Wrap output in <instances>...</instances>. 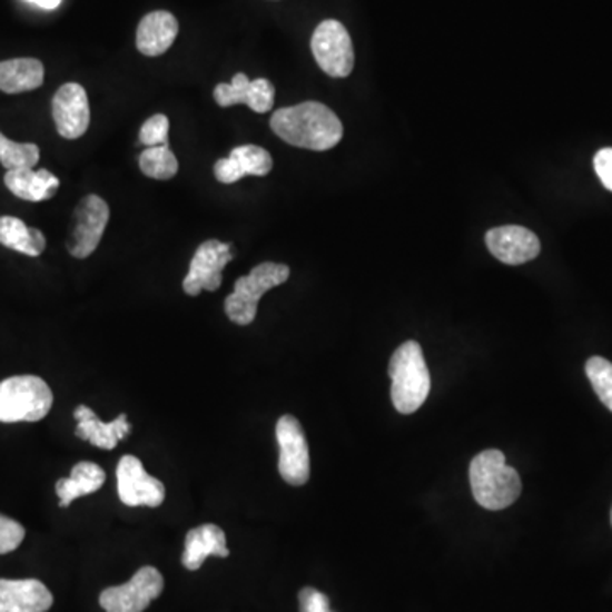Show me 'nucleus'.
<instances>
[{
	"mask_svg": "<svg viewBox=\"0 0 612 612\" xmlns=\"http://www.w3.org/2000/svg\"><path fill=\"white\" fill-rule=\"evenodd\" d=\"M162 592V573L154 566H144L127 584L102 591L99 604L106 612H144Z\"/></svg>",
	"mask_w": 612,
	"mask_h": 612,
	"instance_id": "0eeeda50",
	"label": "nucleus"
},
{
	"mask_svg": "<svg viewBox=\"0 0 612 612\" xmlns=\"http://www.w3.org/2000/svg\"><path fill=\"white\" fill-rule=\"evenodd\" d=\"M470 483L475 501L488 511L511 507L523 490L521 476L505 463L499 450H485L473 457Z\"/></svg>",
	"mask_w": 612,
	"mask_h": 612,
	"instance_id": "f03ea898",
	"label": "nucleus"
},
{
	"mask_svg": "<svg viewBox=\"0 0 612 612\" xmlns=\"http://www.w3.org/2000/svg\"><path fill=\"white\" fill-rule=\"evenodd\" d=\"M38 162H40L38 145L18 144L0 134V164L6 169H33Z\"/></svg>",
	"mask_w": 612,
	"mask_h": 612,
	"instance_id": "393cba45",
	"label": "nucleus"
},
{
	"mask_svg": "<svg viewBox=\"0 0 612 612\" xmlns=\"http://www.w3.org/2000/svg\"><path fill=\"white\" fill-rule=\"evenodd\" d=\"M485 244L495 259L509 266H521L536 259L541 253L540 238L534 231L517 225L492 228L486 231Z\"/></svg>",
	"mask_w": 612,
	"mask_h": 612,
	"instance_id": "ddd939ff",
	"label": "nucleus"
},
{
	"mask_svg": "<svg viewBox=\"0 0 612 612\" xmlns=\"http://www.w3.org/2000/svg\"><path fill=\"white\" fill-rule=\"evenodd\" d=\"M312 51L318 67L334 79L351 76L354 69V48L346 26L335 19L320 22L312 37Z\"/></svg>",
	"mask_w": 612,
	"mask_h": 612,
	"instance_id": "423d86ee",
	"label": "nucleus"
},
{
	"mask_svg": "<svg viewBox=\"0 0 612 612\" xmlns=\"http://www.w3.org/2000/svg\"><path fill=\"white\" fill-rule=\"evenodd\" d=\"M299 612H334L327 595L314 588L302 589L298 595Z\"/></svg>",
	"mask_w": 612,
	"mask_h": 612,
	"instance_id": "c85d7f7f",
	"label": "nucleus"
},
{
	"mask_svg": "<svg viewBox=\"0 0 612 612\" xmlns=\"http://www.w3.org/2000/svg\"><path fill=\"white\" fill-rule=\"evenodd\" d=\"M45 67L37 58H14L0 61V90L6 95H22L43 86Z\"/></svg>",
	"mask_w": 612,
	"mask_h": 612,
	"instance_id": "412c9836",
	"label": "nucleus"
},
{
	"mask_svg": "<svg viewBox=\"0 0 612 612\" xmlns=\"http://www.w3.org/2000/svg\"><path fill=\"white\" fill-rule=\"evenodd\" d=\"M6 188L22 201H48L57 195L60 180L47 169H14L4 176Z\"/></svg>",
	"mask_w": 612,
	"mask_h": 612,
	"instance_id": "aec40b11",
	"label": "nucleus"
},
{
	"mask_svg": "<svg viewBox=\"0 0 612 612\" xmlns=\"http://www.w3.org/2000/svg\"><path fill=\"white\" fill-rule=\"evenodd\" d=\"M118 495L128 507H159L166 501V486L148 475L137 456H122L116 470Z\"/></svg>",
	"mask_w": 612,
	"mask_h": 612,
	"instance_id": "9d476101",
	"label": "nucleus"
},
{
	"mask_svg": "<svg viewBox=\"0 0 612 612\" xmlns=\"http://www.w3.org/2000/svg\"><path fill=\"white\" fill-rule=\"evenodd\" d=\"M105 482L106 473L101 466L90 462L77 463L69 478H60L55 485V492L60 499V507H69L76 499L96 494Z\"/></svg>",
	"mask_w": 612,
	"mask_h": 612,
	"instance_id": "4be33fe9",
	"label": "nucleus"
},
{
	"mask_svg": "<svg viewBox=\"0 0 612 612\" xmlns=\"http://www.w3.org/2000/svg\"><path fill=\"white\" fill-rule=\"evenodd\" d=\"M289 267L286 264L263 263L250 270L249 276L238 278L235 282V289L227 299H225V314L234 324H253L257 317V306L260 298L269 289L288 282Z\"/></svg>",
	"mask_w": 612,
	"mask_h": 612,
	"instance_id": "39448f33",
	"label": "nucleus"
},
{
	"mask_svg": "<svg viewBox=\"0 0 612 612\" xmlns=\"http://www.w3.org/2000/svg\"><path fill=\"white\" fill-rule=\"evenodd\" d=\"M109 224V206L96 195L86 196L73 213V228L67 249L76 259H87L101 244Z\"/></svg>",
	"mask_w": 612,
	"mask_h": 612,
	"instance_id": "1a4fd4ad",
	"label": "nucleus"
},
{
	"mask_svg": "<svg viewBox=\"0 0 612 612\" xmlns=\"http://www.w3.org/2000/svg\"><path fill=\"white\" fill-rule=\"evenodd\" d=\"M179 33L176 16L167 11L150 12L141 19L137 29V47L145 57L166 53Z\"/></svg>",
	"mask_w": 612,
	"mask_h": 612,
	"instance_id": "6ab92c4d",
	"label": "nucleus"
},
{
	"mask_svg": "<svg viewBox=\"0 0 612 612\" xmlns=\"http://www.w3.org/2000/svg\"><path fill=\"white\" fill-rule=\"evenodd\" d=\"M234 259L231 247L220 240H206L193 257L189 273L182 282L184 293L198 296L201 292H217L224 282V269Z\"/></svg>",
	"mask_w": 612,
	"mask_h": 612,
	"instance_id": "9b49d317",
	"label": "nucleus"
},
{
	"mask_svg": "<svg viewBox=\"0 0 612 612\" xmlns=\"http://www.w3.org/2000/svg\"><path fill=\"white\" fill-rule=\"evenodd\" d=\"M169 118L166 115H156L144 122L140 130V141L145 147H162L169 145Z\"/></svg>",
	"mask_w": 612,
	"mask_h": 612,
	"instance_id": "bb28decb",
	"label": "nucleus"
},
{
	"mask_svg": "<svg viewBox=\"0 0 612 612\" xmlns=\"http://www.w3.org/2000/svg\"><path fill=\"white\" fill-rule=\"evenodd\" d=\"M140 169L150 179L169 180L179 172V162L169 145L148 147L141 151Z\"/></svg>",
	"mask_w": 612,
	"mask_h": 612,
	"instance_id": "b1692460",
	"label": "nucleus"
},
{
	"mask_svg": "<svg viewBox=\"0 0 612 612\" xmlns=\"http://www.w3.org/2000/svg\"><path fill=\"white\" fill-rule=\"evenodd\" d=\"M392 402L401 414H414L427 401L431 375L421 344L407 340L393 353L388 367Z\"/></svg>",
	"mask_w": 612,
	"mask_h": 612,
	"instance_id": "7ed1b4c3",
	"label": "nucleus"
},
{
	"mask_svg": "<svg viewBox=\"0 0 612 612\" xmlns=\"http://www.w3.org/2000/svg\"><path fill=\"white\" fill-rule=\"evenodd\" d=\"M53 595L37 579H0V612H47Z\"/></svg>",
	"mask_w": 612,
	"mask_h": 612,
	"instance_id": "dca6fc26",
	"label": "nucleus"
},
{
	"mask_svg": "<svg viewBox=\"0 0 612 612\" xmlns=\"http://www.w3.org/2000/svg\"><path fill=\"white\" fill-rule=\"evenodd\" d=\"M279 446V475L289 485L302 486L310 480V451L298 418L283 415L276 424Z\"/></svg>",
	"mask_w": 612,
	"mask_h": 612,
	"instance_id": "6e6552de",
	"label": "nucleus"
},
{
	"mask_svg": "<svg viewBox=\"0 0 612 612\" xmlns=\"http://www.w3.org/2000/svg\"><path fill=\"white\" fill-rule=\"evenodd\" d=\"M273 157L266 148L257 145H241L234 148L227 159L215 162L218 182L234 184L245 176L264 177L273 170Z\"/></svg>",
	"mask_w": 612,
	"mask_h": 612,
	"instance_id": "2eb2a0df",
	"label": "nucleus"
},
{
	"mask_svg": "<svg viewBox=\"0 0 612 612\" xmlns=\"http://www.w3.org/2000/svg\"><path fill=\"white\" fill-rule=\"evenodd\" d=\"M273 83L267 79L250 80L245 73H235L230 83H218L213 98L220 108H230L235 105L249 106L254 112H267L274 106Z\"/></svg>",
	"mask_w": 612,
	"mask_h": 612,
	"instance_id": "4468645a",
	"label": "nucleus"
},
{
	"mask_svg": "<svg viewBox=\"0 0 612 612\" xmlns=\"http://www.w3.org/2000/svg\"><path fill=\"white\" fill-rule=\"evenodd\" d=\"M24 536L26 530L18 521L0 514V555H8L11 551L18 550Z\"/></svg>",
	"mask_w": 612,
	"mask_h": 612,
	"instance_id": "cd10ccee",
	"label": "nucleus"
},
{
	"mask_svg": "<svg viewBox=\"0 0 612 612\" xmlns=\"http://www.w3.org/2000/svg\"><path fill=\"white\" fill-rule=\"evenodd\" d=\"M594 169L605 189L612 193V148H602L595 154Z\"/></svg>",
	"mask_w": 612,
	"mask_h": 612,
	"instance_id": "c756f323",
	"label": "nucleus"
},
{
	"mask_svg": "<svg viewBox=\"0 0 612 612\" xmlns=\"http://www.w3.org/2000/svg\"><path fill=\"white\" fill-rule=\"evenodd\" d=\"M270 130L293 147L314 151L330 150L344 137L337 115L315 101L278 109L270 118Z\"/></svg>",
	"mask_w": 612,
	"mask_h": 612,
	"instance_id": "f257e3e1",
	"label": "nucleus"
},
{
	"mask_svg": "<svg viewBox=\"0 0 612 612\" xmlns=\"http://www.w3.org/2000/svg\"><path fill=\"white\" fill-rule=\"evenodd\" d=\"M73 417L77 421L76 436L101 450H115L131 431L127 414L118 415L112 422H102L89 407L79 405Z\"/></svg>",
	"mask_w": 612,
	"mask_h": 612,
	"instance_id": "f3484780",
	"label": "nucleus"
},
{
	"mask_svg": "<svg viewBox=\"0 0 612 612\" xmlns=\"http://www.w3.org/2000/svg\"><path fill=\"white\" fill-rule=\"evenodd\" d=\"M228 555H230V550L227 546V537H225L224 530L217 524H203L186 534L182 565L191 572L201 569L208 556L227 559Z\"/></svg>",
	"mask_w": 612,
	"mask_h": 612,
	"instance_id": "a211bd4d",
	"label": "nucleus"
},
{
	"mask_svg": "<svg viewBox=\"0 0 612 612\" xmlns=\"http://www.w3.org/2000/svg\"><path fill=\"white\" fill-rule=\"evenodd\" d=\"M55 127L67 140H77L86 135L90 125L89 98L80 83H63L51 102Z\"/></svg>",
	"mask_w": 612,
	"mask_h": 612,
	"instance_id": "f8f14e48",
	"label": "nucleus"
},
{
	"mask_svg": "<svg viewBox=\"0 0 612 612\" xmlns=\"http://www.w3.org/2000/svg\"><path fill=\"white\" fill-rule=\"evenodd\" d=\"M53 405V393L38 376L24 375L0 382V422H38Z\"/></svg>",
	"mask_w": 612,
	"mask_h": 612,
	"instance_id": "20e7f679",
	"label": "nucleus"
},
{
	"mask_svg": "<svg viewBox=\"0 0 612 612\" xmlns=\"http://www.w3.org/2000/svg\"><path fill=\"white\" fill-rule=\"evenodd\" d=\"M0 244L29 257L41 256L47 249L45 235L16 217H0Z\"/></svg>",
	"mask_w": 612,
	"mask_h": 612,
	"instance_id": "5701e85b",
	"label": "nucleus"
},
{
	"mask_svg": "<svg viewBox=\"0 0 612 612\" xmlns=\"http://www.w3.org/2000/svg\"><path fill=\"white\" fill-rule=\"evenodd\" d=\"M611 524H612V511H611Z\"/></svg>",
	"mask_w": 612,
	"mask_h": 612,
	"instance_id": "2f4dec72",
	"label": "nucleus"
},
{
	"mask_svg": "<svg viewBox=\"0 0 612 612\" xmlns=\"http://www.w3.org/2000/svg\"><path fill=\"white\" fill-rule=\"evenodd\" d=\"M585 373L599 401L612 412V363L601 356L591 357L585 364Z\"/></svg>",
	"mask_w": 612,
	"mask_h": 612,
	"instance_id": "a878e982",
	"label": "nucleus"
},
{
	"mask_svg": "<svg viewBox=\"0 0 612 612\" xmlns=\"http://www.w3.org/2000/svg\"><path fill=\"white\" fill-rule=\"evenodd\" d=\"M28 2H31V4L40 6V8L48 9V11H51V9H57L58 6L61 4V0H28Z\"/></svg>",
	"mask_w": 612,
	"mask_h": 612,
	"instance_id": "7c9ffc66",
	"label": "nucleus"
}]
</instances>
